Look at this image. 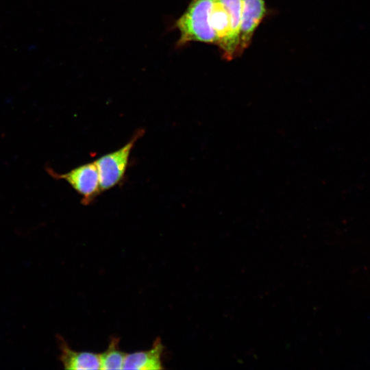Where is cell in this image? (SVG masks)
Masks as SVG:
<instances>
[{"mask_svg": "<svg viewBox=\"0 0 370 370\" xmlns=\"http://www.w3.org/2000/svg\"><path fill=\"white\" fill-rule=\"evenodd\" d=\"M143 134V130H138L122 147L104 154L94 161L99 172L101 192L114 188L124 179L132 150Z\"/></svg>", "mask_w": 370, "mask_h": 370, "instance_id": "obj_3", "label": "cell"}, {"mask_svg": "<svg viewBox=\"0 0 370 370\" xmlns=\"http://www.w3.org/2000/svg\"><path fill=\"white\" fill-rule=\"evenodd\" d=\"M57 342L60 351V360L65 369H100L98 354L75 351L69 347L65 340L60 336H57Z\"/></svg>", "mask_w": 370, "mask_h": 370, "instance_id": "obj_7", "label": "cell"}, {"mask_svg": "<svg viewBox=\"0 0 370 370\" xmlns=\"http://www.w3.org/2000/svg\"><path fill=\"white\" fill-rule=\"evenodd\" d=\"M47 173L53 177L64 180L82 197V203L88 205L101 193L99 172L95 162L79 165L65 173H58L50 168Z\"/></svg>", "mask_w": 370, "mask_h": 370, "instance_id": "obj_4", "label": "cell"}, {"mask_svg": "<svg viewBox=\"0 0 370 370\" xmlns=\"http://www.w3.org/2000/svg\"><path fill=\"white\" fill-rule=\"evenodd\" d=\"M242 0H213L210 21L223 58L238 57Z\"/></svg>", "mask_w": 370, "mask_h": 370, "instance_id": "obj_1", "label": "cell"}, {"mask_svg": "<svg viewBox=\"0 0 370 370\" xmlns=\"http://www.w3.org/2000/svg\"><path fill=\"white\" fill-rule=\"evenodd\" d=\"M213 0H191L185 12L173 24L179 32L177 47L191 42L217 45V38L210 21Z\"/></svg>", "mask_w": 370, "mask_h": 370, "instance_id": "obj_2", "label": "cell"}, {"mask_svg": "<svg viewBox=\"0 0 370 370\" xmlns=\"http://www.w3.org/2000/svg\"><path fill=\"white\" fill-rule=\"evenodd\" d=\"M266 14L264 0H242L238 57L250 45L256 29Z\"/></svg>", "mask_w": 370, "mask_h": 370, "instance_id": "obj_5", "label": "cell"}, {"mask_svg": "<svg viewBox=\"0 0 370 370\" xmlns=\"http://www.w3.org/2000/svg\"><path fill=\"white\" fill-rule=\"evenodd\" d=\"M164 350V346L160 338L158 337L155 339L149 349L127 354L123 369H163L162 358Z\"/></svg>", "mask_w": 370, "mask_h": 370, "instance_id": "obj_6", "label": "cell"}, {"mask_svg": "<svg viewBox=\"0 0 370 370\" xmlns=\"http://www.w3.org/2000/svg\"><path fill=\"white\" fill-rule=\"evenodd\" d=\"M119 338L112 337L107 349L99 354L100 369H123L127 353L119 347Z\"/></svg>", "mask_w": 370, "mask_h": 370, "instance_id": "obj_8", "label": "cell"}]
</instances>
